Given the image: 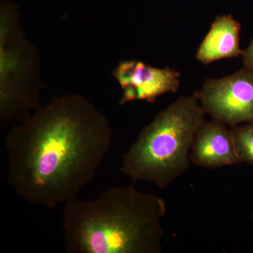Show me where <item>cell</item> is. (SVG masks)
Here are the masks:
<instances>
[{
  "mask_svg": "<svg viewBox=\"0 0 253 253\" xmlns=\"http://www.w3.org/2000/svg\"><path fill=\"white\" fill-rule=\"evenodd\" d=\"M241 25L231 15L218 16L211 25L196 54L204 64L241 56L240 31Z\"/></svg>",
  "mask_w": 253,
  "mask_h": 253,
  "instance_id": "obj_7",
  "label": "cell"
},
{
  "mask_svg": "<svg viewBox=\"0 0 253 253\" xmlns=\"http://www.w3.org/2000/svg\"><path fill=\"white\" fill-rule=\"evenodd\" d=\"M206 114L231 126L253 124V72L246 67L226 77L206 80L196 92Z\"/></svg>",
  "mask_w": 253,
  "mask_h": 253,
  "instance_id": "obj_4",
  "label": "cell"
},
{
  "mask_svg": "<svg viewBox=\"0 0 253 253\" xmlns=\"http://www.w3.org/2000/svg\"><path fill=\"white\" fill-rule=\"evenodd\" d=\"M112 139L109 120L89 100L78 94L54 98L5 138L9 185L29 204H66L94 179Z\"/></svg>",
  "mask_w": 253,
  "mask_h": 253,
  "instance_id": "obj_1",
  "label": "cell"
},
{
  "mask_svg": "<svg viewBox=\"0 0 253 253\" xmlns=\"http://www.w3.org/2000/svg\"><path fill=\"white\" fill-rule=\"evenodd\" d=\"M243 61L244 63V67L251 70L253 72V36L252 41L250 43L247 49L243 50L242 54Z\"/></svg>",
  "mask_w": 253,
  "mask_h": 253,
  "instance_id": "obj_9",
  "label": "cell"
},
{
  "mask_svg": "<svg viewBox=\"0 0 253 253\" xmlns=\"http://www.w3.org/2000/svg\"><path fill=\"white\" fill-rule=\"evenodd\" d=\"M206 115L195 94L175 100L143 128L123 156L121 172L134 182L167 189L189 169L191 146Z\"/></svg>",
  "mask_w": 253,
  "mask_h": 253,
  "instance_id": "obj_3",
  "label": "cell"
},
{
  "mask_svg": "<svg viewBox=\"0 0 253 253\" xmlns=\"http://www.w3.org/2000/svg\"><path fill=\"white\" fill-rule=\"evenodd\" d=\"M190 160L196 166L208 169L239 164L231 129L214 120L206 121L195 136Z\"/></svg>",
  "mask_w": 253,
  "mask_h": 253,
  "instance_id": "obj_6",
  "label": "cell"
},
{
  "mask_svg": "<svg viewBox=\"0 0 253 253\" xmlns=\"http://www.w3.org/2000/svg\"><path fill=\"white\" fill-rule=\"evenodd\" d=\"M167 205L133 185L109 188L93 201L65 204L62 227L69 253H161Z\"/></svg>",
  "mask_w": 253,
  "mask_h": 253,
  "instance_id": "obj_2",
  "label": "cell"
},
{
  "mask_svg": "<svg viewBox=\"0 0 253 253\" xmlns=\"http://www.w3.org/2000/svg\"><path fill=\"white\" fill-rule=\"evenodd\" d=\"M231 133L239 162L253 166V123H245L233 126Z\"/></svg>",
  "mask_w": 253,
  "mask_h": 253,
  "instance_id": "obj_8",
  "label": "cell"
},
{
  "mask_svg": "<svg viewBox=\"0 0 253 253\" xmlns=\"http://www.w3.org/2000/svg\"><path fill=\"white\" fill-rule=\"evenodd\" d=\"M113 76L123 89L121 104L136 100L154 102L161 95L176 92L180 85L178 71L153 67L138 60L120 63Z\"/></svg>",
  "mask_w": 253,
  "mask_h": 253,
  "instance_id": "obj_5",
  "label": "cell"
}]
</instances>
